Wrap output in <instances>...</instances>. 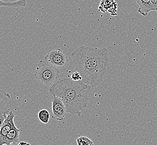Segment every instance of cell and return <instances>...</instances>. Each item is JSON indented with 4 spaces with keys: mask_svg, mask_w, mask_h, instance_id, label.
Wrapping results in <instances>:
<instances>
[{
    "mask_svg": "<svg viewBox=\"0 0 157 145\" xmlns=\"http://www.w3.org/2000/svg\"><path fill=\"white\" fill-rule=\"evenodd\" d=\"M73 71L79 72L82 82L96 87L102 82L109 67V50L106 48L82 45L69 57Z\"/></svg>",
    "mask_w": 157,
    "mask_h": 145,
    "instance_id": "6da1fadb",
    "label": "cell"
},
{
    "mask_svg": "<svg viewBox=\"0 0 157 145\" xmlns=\"http://www.w3.org/2000/svg\"><path fill=\"white\" fill-rule=\"evenodd\" d=\"M91 88L81 81L75 82L70 78H63L50 87L49 91L53 97L63 101L67 113L81 116L82 110L87 107Z\"/></svg>",
    "mask_w": 157,
    "mask_h": 145,
    "instance_id": "7a4b0ae2",
    "label": "cell"
},
{
    "mask_svg": "<svg viewBox=\"0 0 157 145\" xmlns=\"http://www.w3.org/2000/svg\"><path fill=\"white\" fill-rule=\"evenodd\" d=\"M34 76L41 84L51 87L59 80L60 74L58 69L45 60H41L35 68Z\"/></svg>",
    "mask_w": 157,
    "mask_h": 145,
    "instance_id": "3957f363",
    "label": "cell"
},
{
    "mask_svg": "<svg viewBox=\"0 0 157 145\" xmlns=\"http://www.w3.org/2000/svg\"><path fill=\"white\" fill-rule=\"evenodd\" d=\"M10 112L17 114L20 112L19 106L8 93L0 89V129Z\"/></svg>",
    "mask_w": 157,
    "mask_h": 145,
    "instance_id": "277c9868",
    "label": "cell"
},
{
    "mask_svg": "<svg viewBox=\"0 0 157 145\" xmlns=\"http://www.w3.org/2000/svg\"><path fill=\"white\" fill-rule=\"evenodd\" d=\"M44 60L58 69L66 68L70 62L66 53L59 49L50 51L44 57Z\"/></svg>",
    "mask_w": 157,
    "mask_h": 145,
    "instance_id": "5b68a950",
    "label": "cell"
},
{
    "mask_svg": "<svg viewBox=\"0 0 157 145\" xmlns=\"http://www.w3.org/2000/svg\"><path fill=\"white\" fill-rule=\"evenodd\" d=\"M52 118L60 121H63L67 114V112L63 101L57 97H53L52 99Z\"/></svg>",
    "mask_w": 157,
    "mask_h": 145,
    "instance_id": "8992f818",
    "label": "cell"
},
{
    "mask_svg": "<svg viewBox=\"0 0 157 145\" xmlns=\"http://www.w3.org/2000/svg\"><path fill=\"white\" fill-rule=\"evenodd\" d=\"M17 114L14 112H10L6 118L3 122L0 129V145H5L7 136L10 130L15 126L14 118Z\"/></svg>",
    "mask_w": 157,
    "mask_h": 145,
    "instance_id": "52a82bcc",
    "label": "cell"
},
{
    "mask_svg": "<svg viewBox=\"0 0 157 145\" xmlns=\"http://www.w3.org/2000/svg\"><path fill=\"white\" fill-rule=\"evenodd\" d=\"M136 2L139 5L138 13L143 16H147L151 11H155L151 0H136Z\"/></svg>",
    "mask_w": 157,
    "mask_h": 145,
    "instance_id": "ba28073f",
    "label": "cell"
},
{
    "mask_svg": "<svg viewBox=\"0 0 157 145\" xmlns=\"http://www.w3.org/2000/svg\"><path fill=\"white\" fill-rule=\"evenodd\" d=\"M20 130L18 129L15 126L10 130L7 135L5 142V145H11L18 143L20 140Z\"/></svg>",
    "mask_w": 157,
    "mask_h": 145,
    "instance_id": "9c48e42d",
    "label": "cell"
},
{
    "mask_svg": "<svg viewBox=\"0 0 157 145\" xmlns=\"http://www.w3.org/2000/svg\"><path fill=\"white\" fill-rule=\"evenodd\" d=\"M26 0H20L13 2L0 0V7H6L9 8H22L26 7Z\"/></svg>",
    "mask_w": 157,
    "mask_h": 145,
    "instance_id": "30bf717a",
    "label": "cell"
},
{
    "mask_svg": "<svg viewBox=\"0 0 157 145\" xmlns=\"http://www.w3.org/2000/svg\"><path fill=\"white\" fill-rule=\"evenodd\" d=\"M49 113L47 110H42L38 113V118L42 123L47 124L49 121Z\"/></svg>",
    "mask_w": 157,
    "mask_h": 145,
    "instance_id": "8fae6325",
    "label": "cell"
},
{
    "mask_svg": "<svg viewBox=\"0 0 157 145\" xmlns=\"http://www.w3.org/2000/svg\"><path fill=\"white\" fill-rule=\"evenodd\" d=\"M78 145H94V142L91 139L85 136H80L77 139Z\"/></svg>",
    "mask_w": 157,
    "mask_h": 145,
    "instance_id": "7c38bea8",
    "label": "cell"
},
{
    "mask_svg": "<svg viewBox=\"0 0 157 145\" xmlns=\"http://www.w3.org/2000/svg\"><path fill=\"white\" fill-rule=\"evenodd\" d=\"M70 78L75 82H82V77L81 74L77 71H73V72H72L70 76Z\"/></svg>",
    "mask_w": 157,
    "mask_h": 145,
    "instance_id": "4fadbf2b",
    "label": "cell"
},
{
    "mask_svg": "<svg viewBox=\"0 0 157 145\" xmlns=\"http://www.w3.org/2000/svg\"><path fill=\"white\" fill-rule=\"evenodd\" d=\"M151 3L153 5L155 11H157V0H151Z\"/></svg>",
    "mask_w": 157,
    "mask_h": 145,
    "instance_id": "5bb4252c",
    "label": "cell"
},
{
    "mask_svg": "<svg viewBox=\"0 0 157 145\" xmlns=\"http://www.w3.org/2000/svg\"><path fill=\"white\" fill-rule=\"evenodd\" d=\"M18 145H31L29 143H28V142H21L19 143Z\"/></svg>",
    "mask_w": 157,
    "mask_h": 145,
    "instance_id": "9a60e30c",
    "label": "cell"
},
{
    "mask_svg": "<svg viewBox=\"0 0 157 145\" xmlns=\"http://www.w3.org/2000/svg\"><path fill=\"white\" fill-rule=\"evenodd\" d=\"M8 2H16V1H18L20 0H6Z\"/></svg>",
    "mask_w": 157,
    "mask_h": 145,
    "instance_id": "2e32d148",
    "label": "cell"
}]
</instances>
